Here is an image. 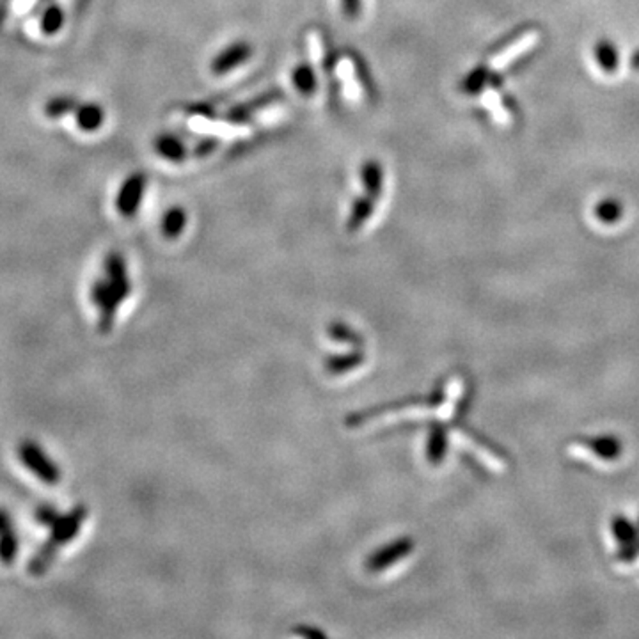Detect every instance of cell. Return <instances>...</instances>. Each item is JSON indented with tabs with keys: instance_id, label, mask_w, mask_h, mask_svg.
<instances>
[{
	"instance_id": "obj_1",
	"label": "cell",
	"mask_w": 639,
	"mask_h": 639,
	"mask_svg": "<svg viewBox=\"0 0 639 639\" xmlns=\"http://www.w3.org/2000/svg\"><path fill=\"white\" fill-rule=\"evenodd\" d=\"M87 515H89V508L84 504H77L70 513L62 515L57 520V524L50 528L48 540L36 551L34 558L29 561L27 570L30 576L39 578L48 572L50 565L57 558V553L71 540H75V537L80 533L82 524L87 520Z\"/></svg>"
},
{
	"instance_id": "obj_2",
	"label": "cell",
	"mask_w": 639,
	"mask_h": 639,
	"mask_svg": "<svg viewBox=\"0 0 639 639\" xmlns=\"http://www.w3.org/2000/svg\"><path fill=\"white\" fill-rule=\"evenodd\" d=\"M91 299H93V304L100 311L98 332L109 334L112 331V327H114L118 309L127 299L111 284V281L107 277L94 281L93 290H91Z\"/></svg>"
},
{
	"instance_id": "obj_3",
	"label": "cell",
	"mask_w": 639,
	"mask_h": 639,
	"mask_svg": "<svg viewBox=\"0 0 639 639\" xmlns=\"http://www.w3.org/2000/svg\"><path fill=\"white\" fill-rule=\"evenodd\" d=\"M18 455H20L21 463L43 483L57 485L61 481V478H62L61 467L55 462H52L36 442L23 440L18 447Z\"/></svg>"
},
{
	"instance_id": "obj_4",
	"label": "cell",
	"mask_w": 639,
	"mask_h": 639,
	"mask_svg": "<svg viewBox=\"0 0 639 639\" xmlns=\"http://www.w3.org/2000/svg\"><path fill=\"white\" fill-rule=\"evenodd\" d=\"M146 184L148 180L143 173H134L123 182L116 198V209L125 218L135 217L146 193Z\"/></svg>"
},
{
	"instance_id": "obj_5",
	"label": "cell",
	"mask_w": 639,
	"mask_h": 639,
	"mask_svg": "<svg viewBox=\"0 0 639 639\" xmlns=\"http://www.w3.org/2000/svg\"><path fill=\"white\" fill-rule=\"evenodd\" d=\"M252 55V46L247 41H234L215 55L210 64L213 75H227L234 68L245 64Z\"/></svg>"
},
{
	"instance_id": "obj_6",
	"label": "cell",
	"mask_w": 639,
	"mask_h": 639,
	"mask_svg": "<svg viewBox=\"0 0 639 639\" xmlns=\"http://www.w3.org/2000/svg\"><path fill=\"white\" fill-rule=\"evenodd\" d=\"M361 182L365 194L379 203L384 193V169L377 160H366L361 168Z\"/></svg>"
},
{
	"instance_id": "obj_7",
	"label": "cell",
	"mask_w": 639,
	"mask_h": 639,
	"mask_svg": "<svg viewBox=\"0 0 639 639\" xmlns=\"http://www.w3.org/2000/svg\"><path fill=\"white\" fill-rule=\"evenodd\" d=\"M75 119L82 132H96L105 121V111L102 105L93 102L82 103L75 111Z\"/></svg>"
},
{
	"instance_id": "obj_8",
	"label": "cell",
	"mask_w": 639,
	"mask_h": 639,
	"mask_svg": "<svg viewBox=\"0 0 639 639\" xmlns=\"http://www.w3.org/2000/svg\"><path fill=\"white\" fill-rule=\"evenodd\" d=\"M155 152L162 157V159H166V160H169V162H173V164H180V162H184L185 159H187V148L184 146V143L180 141V139H176L175 135H169V134H164V135H159L157 139H155Z\"/></svg>"
},
{
	"instance_id": "obj_9",
	"label": "cell",
	"mask_w": 639,
	"mask_h": 639,
	"mask_svg": "<svg viewBox=\"0 0 639 639\" xmlns=\"http://www.w3.org/2000/svg\"><path fill=\"white\" fill-rule=\"evenodd\" d=\"M375 207H377V201L372 200L370 196L363 194L359 196L354 203H352V209H350V215H348V220H347V225H348V231H357L361 229L375 212Z\"/></svg>"
},
{
	"instance_id": "obj_10",
	"label": "cell",
	"mask_w": 639,
	"mask_h": 639,
	"mask_svg": "<svg viewBox=\"0 0 639 639\" xmlns=\"http://www.w3.org/2000/svg\"><path fill=\"white\" fill-rule=\"evenodd\" d=\"M291 80H293V86L297 87V91L302 93L304 96H309V94L316 93L318 78H316L315 70L309 64L300 62L299 66H295V70L291 73Z\"/></svg>"
},
{
	"instance_id": "obj_11",
	"label": "cell",
	"mask_w": 639,
	"mask_h": 639,
	"mask_svg": "<svg viewBox=\"0 0 639 639\" xmlns=\"http://www.w3.org/2000/svg\"><path fill=\"white\" fill-rule=\"evenodd\" d=\"M78 107V100L77 96H71V94H57V96H52L46 103H45V114L52 119H57V118H62V116H68L71 112H75Z\"/></svg>"
},
{
	"instance_id": "obj_12",
	"label": "cell",
	"mask_w": 639,
	"mask_h": 639,
	"mask_svg": "<svg viewBox=\"0 0 639 639\" xmlns=\"http://www.w3.org/2000/svg\"><path fill=\"white\" fill-rule=\"evenodd\" d=\"M187 225V212L180 207H173L169 209L164 218H162V233L168 236V238H176L184 233Z\"/></svg>"
},
{
	"instance_id": "obj_13",
	"label": "cell",
	"mask_w": 639,
	"mask_h": 639,
	"mask_svg": "<svg viewBox=\"0 0 639 639\" xmlns=\"http://www.w3.org/2000/svg\"><path fill=\"white\" fill-rule=\"evenodd\" d=\"M595 59L604 73H615L619 68V52L613 43L599 41L595 46Z\"/></svg>"
},
{
	"instance_id": "obj_14",
	"label": "cell",
	"mask_w": 639,
	"mask_h": 639,
	"mask_svg": "<svg viewBox=\"0 0 639 639\" xmlns=\"http://www.w3.org/2000/svg\"><path fill=\"white\" fill-rule=\"evenodd\" d=\"M62 25H64V11L61 9V5H57V4L48 5L43 11V16H41V30H43V34L53 36L62 29Z\"/></svg>"
},
{
	"instance_id": "obj_15",
	"label": "cell",
	"mask_w": 639,
	"mask_h": 639,
	"mask_svg": "<svg viewBox=\"0 0 639 639\" xmlns=\"http://www.w3.org/2000/svg\"><path fill=\"white\" fill-rule=\"evenodd\" d=\"M18 535L12 528L0 533V563L11 565L18 556Z\"/></svg>"
},
{
	"instance_id": "obj_16",
	"label": "cell",
	"mask_w": 639,
	"mask_h": 639,
	"mask_svg": "<svg viewBox=\"0 0 639 639\" xmlns=\"http://www.w3.org/2000/svg\"><path fill=\"white\" fill-rule=\"evenodd\" d=\"M488 77H490V71L487 68H476L474 71H471L463 82H462V89L467 93V94H478L479 91H483L485 84L488 82Z\"/></svg>"
},
{
	"instance_id": "obj_17",
	"label": "cell",
	"mask_w": 639,
	"mask_h": 639,
	"mask_svg": "<svg viewBox=\"0 0 639 639\" xmlns=\"http://www.w3.org/2000/svg\"><path fill=\"white\" fill-rule=\"evenodd\" d=\"M411 549V544L409 542H398L395 544L391 549H389V554L384 558V556H375V561H373V567L375 569H382L388 565V561H400Z\"/></svg>"
},
{
	"instance_id": "obj_18",
	"label": "cell",
	"mask_w": 639,
	"mask_h": 639,
	"mask_svg": "<svg viewBox=\"0 0 639 639\" xmlns=\"http://www.w3.org/2000/svg\"><path fill=\"white\" fill-rule=\"evenodd\" d=\"M62 515L59 513L57 508L50 506V504H43L36 510V520L41 524V526H46V528H52L53 524H57V520L61 519Z\"/></svg>"
},
{
	"instance_id": "obj_19",
	"label": "cell",
	"mask_w": 639,
	"mask_h": 639,
	"mask_svg": "<svg viewBox=\"0 0 639 639\" xmlns=\"http://www.w3.org/2000/svg\"><path fill=\"white\" fill-rule=\"evenodd\" d=\"M597 215L604 222H615L622 215V209H620V205L617 201H604V203L599 205Z\"/></svg>"
},
{
	"instance_id": "obj_20",
	"label": "cell",
	"mask_w": 639,
	"mask_h": 639,
	"mask_svg": "<svg viewBox=\"0 0 639 639\" xmlns=\"http://www.w3.org/2000/svg\"><path fill=\"white\" fill-rule=\"evenodd\" d=\"M341 7L348 20H356L363 11V0H341Z\"/></svg>"
},
{
	"instance_id": "obj_21",
	"label": "cell",
	"mask_w": 639,
	"mask_h": 639,
	"mask_svg": "<svg viewBox=\"0 0 639 639\" xmlns=\"http://www.w3.org/2000/svg\"><path fill=\"white\" fill-rule=\"evenodd\" d=\"M12 528V522H11V517L5 510H0V533Z\"/></svg>"
},
{
	"instance_id": "obj_22",
	"label": "cell",
	"mask_w": 639,
	"mask_h": 639,
	"mask_svg": "<svg viewBox=\"0 0 639 639\" xmlns=\"http://www.w3.org/2000/svg\"><path fill=\"white\" fill-rule=\"evenodd\" d=\"M631 66H633V70L639 71V50L635 53V57H633V61H631Z\"/></svg>"
}]
</instances>
